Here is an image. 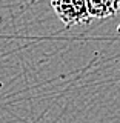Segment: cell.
<instances>
[{
	"instance_id": "cell-2",
	"label": "cell",
	"mask_w": 120,
	"mask_h": 123,
	"mask_svg": "<svg viewBox=\"0 0 120 123\" xmlns=\"http://www.w3.org/2000/svg\"><path fill=\"white\" fill-rule=\"evenodd\" d=\"M91 18L114 17L120 9V0H86Z\"/></svg>"
},
{
	"instance_id": "cell-1",
	"label": "cell",
	"mask_w": 120,
	"mask_h": 123,
	"mask_svg": "<svg viewBox=\"0 0 120 123\" xmlns=\"http://www.w3.org/2000/svg\"><path fill=\"white\" fill-rule=\"evenodd\" d=\"M51 5L57 17L66 28L76 25H88L91 22L86 0H51Z\"/></svg>"
}]
</instances>
